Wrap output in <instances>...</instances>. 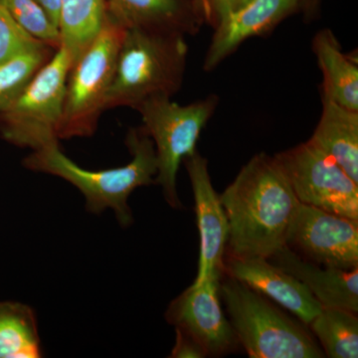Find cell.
<instances>
[{
	"label": "cell",
	"instance_id": "16",
	"mask_svg": "<svg viewBox=\"0 0 358 358\" xmlns=\"http://www.w3.org/2000/svg\"><path fill=\"white\" fill-rule=\"evenodd\" d=\"M313 50L322 73V98L358 112V65L357 58L343 53L331 30L315 34Z\"/></svg>",
	"mask_w": 358,
	"mask_h": 358
},
{
	"label": "cell",
	"instance_id": "21",
	"mask_svg": "<svg viewBox=\"0 0 358 358\" xmlns=\"http://www.w3.org/2000/svg\"><path fill=\"white\" fill-rule=\"evenodd\" d=\"M56 49L44 44L0 66V122Z\"/></svg>",
	"mask_w": 358,
	"mask_h": 358
},
{
	"label": "cell",
	"instance_id": "22",
	"mask_svg": "<svg viewBox=\"0 0 358 358\" xmlns=\"http://www.w3.org/2000/svg\"><path fill=\"white\" fill-rule=\"evenodd\" d=\"M11 17L33 38L52 48L60 46V32L36 0H0Z\"/></svg>",
	"mask_w": 358,
	"mask_h": 358
},
{
	"label": "cell",
	"instance_id": "17",
	"mask_svg": "<svg viewBox=\"0 0 358 358\" xmlns=\"http://www.w3.org/2000/svg\"><path fill=\"white\" fill-rule=\"evenodd\" d=\"M322 115L310 143L336 160L358 183V112L322 98Z\"/></svg>",
	"mask_w": 358,
	"mask_h": 358
},
{
	"label": "cell",
	"instance_id": "23",
	"mask_svg": "<svg viewBox=\"0 0 358 358\" xmlns=\"http://www.w3.org/2000/svg\"><path fill=\"white\" fill-rule=\"evenodd\" d=\"M44 45L25 32L0 3V66Z\"/></svg>",
	"mask_w": 358,
	"mask_h": 358
},
{
	"label": "cell",
	"instance_id": "6",
	"mask_svg": "<svg viewBox=\"0 0 358 358\" xmlns=\"http://www.w3.org/2000/svg\"><path fill=\"white\" fill-rule=\"evenodd\" d=\"M171 96H157L136 106L145 133L152 138L157 152V174L164 199L173 208L182 206L176 179L183 159L196 150L197 141L215 113L218 96L210 95L189 105L181 106Z\"/></svg>",
	"mask_w": 358,
	"mask_h": 358
},
{
	"label": "cell",
	"instance_id": "24",
	"mask_svg": "<svg viewBox=\"0 0 358 358\" xmlns=\"http://www.w3.org/2000/svg\"><path fill=\"white\" fill-rule=\"evenodd\" d=\"M204 24L215 28L226 16L241 8L250 0H194Z\"/></svg>",
	"mask_w": 358,
	"mask_h": 358
},
{
	"label": "cell",
	"instance_id": "27",
	"mask_svg": "<svg viewBox=\"0 0 358 358\" xmlns=\"http://www.w3.org/2000/svg\"><path fill=\"white\" fill-rule=\"evenodd\" d=\"M320 2H322V0H303L301 10L305 13L307 18L315 17V14L319 10Z\"/></svg>",
	"mask_w": 358,
	"mask_h": 358
},
{
	"label": "cell",
	"instance_id": "26",
	"mask_svg": "<svg viewBox=\"0 0 358 358\" xmlns=\"http://www.w3.org/2000/svg\"><path fill=\"white\" fill-rule=\"evenodd\" d=\"M49 16L52 22L59 26V16H60L61 3L62 0H36ZM59 29V27H58Z\"/></svg>",
	"mask_w": 358,
	"mask_h": 358
},
{
	"label": "cell",
	"instance_id": "2",
	"mask_svg": "<svg viewBox=\"0 0 358 358\" xmlns=\"http://www.w3.org/2000/svg\"><path fill=\"white\" fill-rule=\"evenodd\" d=\"M126 145L131 162L115 169H85L70 159L59 143L32 150L22 164L34 173L64 179L84 195L87 211L98 215L110 209L120 225L128 228L134 221L129 196L136 188L155 183L157 159L154 143L143 127L129 129Z\"/></svg>",
	"mask_w": 358,
	"mask_h": 358
},
{
	"label": "cell",
	"instance_id": "4",
	"mask_svg": "<svg viewBox=\"0 0 358 358\" xmlns=\"http://www.w3.org/2000/svg\"><path fill=\"white\" fill-rule=\"evenodd\" d=\"M220 296L238 341L251 358H320L324 353L310 333L265 296L231 277Z\"/></svg>",
	"mask_w": 358,
	"mask_h": 358
},
{
	"label": "cell",
	"instance_id": "15",
	"mask_svg": "<svg viewBox=\"0 0 358 358\" xmlns=\"http://www.w3.org/2000/svg\"><path fill=\"white\" fill-rule=\"evenodd\" d=\"M107 13L126 29L155 30L193 36L204 21L194 0H106Z\"/></svg>",
	"mask_w": 358,
	"mask_h": 358
},
{
	"label": "cell",
	"instance_id": "13",
	"mask_svg": "<svg viewBox=\"0 0 358 358\" xmlns=\"http://www.w3.org/2000/svg\"><path fill=\"white\" fill-rule=\"evenodd\" d=\"M227 271L231 277L279 303L303 324H310L322 310V305L300 280L268 259L231 257Z\"/></svg>",
	"mask_w": 358,
	"mask_h": 358
},
{
	"label": "cell",
	"instance_id": "19",
	"mask_svg": "<svg viewBox=\"0 0 358 358\" xmlns=\"http://www.w3.org/2000/svg\"><path fill=\"white\" fill-rule=\"evenodd\" d=\"M42 357L35 310L20 301H0V358Z\"/></svg>",
	"mask_w": 358,
	"mask_h": 358
},
{
	"label": "cell",
	"instance_id": "1",
	"mask_svg": "<svg viewBox=\"0 0 358 358\" xmlns=\"http://www.w3.org/2000/svg\"><path fill=\"white\" fill-rule=\"evenodd\" d=\"M233 258H270L286 246L301 202L274 155H254L220 195Z\"/></svg>",
	"mask_w": 358,
	"mask_h": 358
},
{
	"label": "cell",
	"instance_id": "8",
	"mask_svg": "<svg viewBox=\"0 0 358 358\" xmlns=\"http://www.w3.org/2000/svg\"><path fill=\"white\" fill-rule=\"evenodd\" d=\"M299 201L358 221V183L310 141L274 155Z\"/></svg>",
	"mask_w": 358,
	"mask_h": 358
},
{
	"label": "cell",
	"instance_id": "3",
	"mask_svg": "<svg viewBox=\"0 0 358 358\" xmlns=\"http://www.w3.org/2000/svg\"><path fill=\"white\" fill-rule=\"evenodd\" d=\"M185 36L131 28L122 39L106 110L134 109L152 96H171L182 85L187 61Z\"/></svg>",
	"mask_w": 358,
	"mask_h": 358
},
{
	"label": "cell",
	"instance_id": "12",
	"mask_svg": "<svg viewBox=\"0 0 358 358\" xmlns=\"http://www.w3.org/2000/svg\"><path fill=\"white\" fill-rule=\"evenodd\" d=\"M303 0H250L214 28L203 62L206 72L215 69L247 39L264 36L301 9Z\"/></svg>",
	"mask_w": 358,
	"mask_h": 358
},
{
	"label": "cell",
	"instance_id": "18",
	"mask_svg": "<svg viewBox=\"0 0 358 358\" xmlns=\"http://www.w3.org/2000/svg\"><path fill=\"white\" fill-rule=\"evenodd\" d=\"M106 17V0H62L59 16V47L69 54L73 64L98 36Z\"/></svg>",
	"mask_w": 358,
	"mask_h": 358
},
{
	"label": "cell",
	"instance_id": "25",
	"mask_svg": "<svg viewBox=\"0 0 358 358\" xmlns=\"http://www.w3.org/2000/svg\"><path fill=\"white\" fill-rule=\"evenodd\" d=\"M176 331V345L171 357L174 358H202L206 355L204 350L192 338L182 331Z\"/></svg>",
	"mask_w": 358,
	"mask_h": 358
},
{
	"label": "cell",
	"instance_id": "10",
	"mask_svg": "<svg viewBox=\"0 0 358 358\" xmlns=\"http://www.w3.org/2000/svg\"><path fill=\"white\" fill-rule=\"evenodd\" d=\"M222 272L214 273L201 284L192 285L171 301L166 313L169 324L192 338L206 355L234 352L239 345L220 303Z\"/></svg>",
	"mask_w": 358,
	"mask_h": 358
},
{
	"label": "cell",
	"instance_id": "20",
	"mask_svg": "<svg viewBox=\"0 0 358 358\" xmlns=\"http://www.w3.org/2000/svg\"><path fill=\"white\" fill-rule=\"evenodd\" d=\"M357 313L338 308H322L308 326L324 348V357H358Z\"/></svg>",
	"mask_w": 358,
	"mask_h": 358
},
{
	"label": "cell",
	"instance_id": "7",
	"mask_svg": "<svg viewBox=\"0 0 358 358\" xmlns=\"http://www.w3.org/2000/svg\"><path fill=\"white\" fill-rule=\"evenodd\" d=\"M72 65L69 54L58 47L2 117L0 133L4 140L32 150L59 143Z\"/></svg>",
	"mask_w": 358,
	"mask_h": 358
},
{
	"label": "cell",
	"instance_id": "5",
	"mask_svg": "<svg viewBox=\"0 0 358 358\" xmlns=\"http://www.w3.org/2000/svg\"><path fill=\"white\" fill-rule=\"evenodd\" d=\"M126 28L107 13L98 36L73 64L66 83L59 138H87L95 133L114 80Z\"/></svg>",
	"mask_w": 358,
	"mask_h": 358
},
{
	"label": "cell",
	"instance_id": "11",
	"mask_svg": "<svg viewBox=\"0 0 358 358\" xmlns=\"http://www.w3.org/2000/svg\"><path fill=\"white\" fill-rule=\"evenodd\" d=\"M182 162L192 182L199 231V270L192 284L196 286L214 273L222 272L229 226L220 197L212 185L207 159L195 150Z\"/></svg>",
	"mask_w": 358,
	"mask_h": 358
},
{
	"label": "cell",
	"instance_id": "14",
	"mask_svg": "<svg viewBox=\"0 0 358 358\" xmlns=\"http://www.w3.org/2000/svg\"><path fill=\"white\" fill-rule=\"evenodd\" d=\"M268 260L300 280L322 308L358 312V268L345 270L310 262L284 246Z\"/></svg>",
	"mask_w": 358,
	"mask_h": 358
},
{
	"label": "cell",
	"instance_id": "9",
	"mask_svg": "<svg viewBox=\"0 0 358 358\" xmlns=\"http://www.w3.org/2000/svg\"><path fill=\"white\" fill-rule=\"evenodd\" d=\"M286 245L310 262L352 270L358 268V221L300 203Z\"/></svg>",
	"mask_w": 358,
	"mask_h": 358
}]
</instances>
